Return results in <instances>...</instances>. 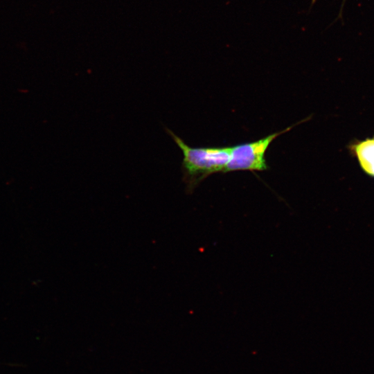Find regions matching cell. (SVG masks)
Returning <instances> with one entry per match:
<instances>
[{"label":"cell","mask_w":374,"mask_h":374,"mask_svg":"<svg viewBox=\"0 0 374 374\" xmlns=\"http://www.w3.org/2000/svg\"><path fill=\"white\" fill-rule=\"evenodd\" d=\"M297 124L299 123L256 141L232 146L230 159L224 172L236 170L264 171L267 170L265 153L269 145L278 136L290 130Z\"/></svg>","instance_id":"7a4b0ae2"},{"label":"cell","mask_w":374,"mask_h":374,"mask_svg":"<svg viewBox=\"0 0 374 374\" xmlns=\"http://www.w3.org/2000/svg\"><path fill=\"white\" fill-rule=\"evenodd\" d=\"M166 130L183 152V180L188 191L193 190L208 176L224 172L231 147L193 148L171 130Z\"/></svg>","instance_id":"6da1fadb"},{"label":"cell","mask_w":374,"mask_h":374,"mask_svg":"<svg viewBox=\"0 0 374 374\" xmlns=\"http://www.w3.org/2000/svg\"><path fill=\"white\" fill-rule=\"evenodd\" d=\"M361 169L368 176L374 177V136L364 140H355L348 145Z\"/></svg>","instance_id":"3957f363"}]
</instances>
